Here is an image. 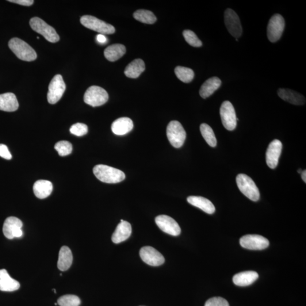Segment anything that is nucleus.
<instances>
[{
    "instance_id": "nucleus-42",
    "label": "nucleus",
    "mask_w": 306,
    "mask_h": 306,
    "mask_svg": "<svg viewBox=\"0 0 306 306\" xmlns=\"http://www.w3.org/2000/svg\"><path fill=\"white\" fill-rule=\"evenodd\" d=\"M57 305V303H55V306H56Z\"/></svg>"
},
{
    "instance_id": "nucleus-37",
    "label": "nucleus",
    "mask_w": 306,
    "mask_h": 306,
    "mask_svg": "<svg viewBox=\"0 0 306 306\" xmlns=\"http://www.w3.org/2000/svg\"><path fill=\"white\" fill-rule=\"evenodd\" d=\"M0 156L7 160H10L12 158L8 148L4 144H0Z\"/></svg>"
},
{
    "instance_id": "nucleus-20",
    "label": "nucleus",
    "mask_w": 306,
    "mask_h": 306,
    "mask_svg": "<svg viewBox=\"0 0 306 306\" xmlns=\"http://www.w3.org/2000/svg\"><path fill=\"white\" fill-rule=\"evenodd\" d=\"M133 128V122L128 117H121L112 124V129L114 134L122 136L131 132Z\"/></svg>"
},
{
    "instance_id": "nucleus-2",
    "label": "nucleus",
    "mask_w": 306,
    "mask_h": 306,
    "mask_svg": "<svg viewBox=\"0 0 306 306\" xmlns=\"http://www.w3.org/2000/svg\"><path fill=\"white\" fill-rule=\"evenodd\" d=\"M9 47L18 59L23 61H32L36 60L37 53L34 49L24 40L17 38L11 39L8 43Z\"/></svg>"
},
{
    "instance_id": "nucleus-41",
    "label": "nucleus",
    "mask_w": 306,
    "mask_h": 306,
    "mask_svg": "<svg viewBox=\"0 0 306 306\" xmlns=\"http://www.w3.org/2000/svg\"><path fill=\"white\" fill-rule=\"evenodd\" d=\"M302 170L301 169V168H300V169H299V170H298V173H300V174H301V173H302Z\"/></svg>"
},
{
    "instance_id": "nucleus-30",
    "label": "nucleus",
    "mask_w": 306,
    "mask_h": 306,
    "mask_svg": "<svg viewBox=\"0 0 306 306\" xmlns=\"http://www.w3.org/2000/svg\"><path fill=\"white\" fill-rule=\"evenodd\" d=\"M200 131L202 137L209 146L216 147L217 139L212 128L209 125L203 123L200 125Z\"/></svg>"
},
{
    "instance_id": "nucleus-19",
    "label": "nucleus",
    "mask_w": 306,
    "mask_h": 306,
    "mask_svg": "<svg viewBox=\"0 0 306 306\" xmlns=\"http://www.w3.org/2000/svg\"><path fill=\"white\" fill-rule=\"evenodd\" d=\"M20 288V284L11 278L6 269L0 270V290L2 292H14Z\"/></svg>"
},
{
    "instance_id": "nucleus-18",
    "label": "nucleus",
    "mask_w": 306,
    "mask_h": 306,
    "mask_svg": "<svg viewBox=\"0 0 306 306\" xmlns=\"http://www.w3.org/2000/svg\"><path fill=\"white\" fill-rule=\"evenodd\" d=\"M278 96L283 100L294 105H304L306 98L299 93L288 89H280L277 91Z\"/></svg>"
},
{
    "instance_id": "nucleus-4",
    "label": "nucleus",
    "mask_w": 306,
    "mask_h": 306,
    "mask_svg": "<svg viewBox=\"0 0 306 306\" xmlns=\"http://www.w3.org/2000/svg\"><path fill=\"white\" fill-rule=\"evenodd\" d=\"M31 28L36 32L41 34L45 39L51 43H56L60 37L56 30L39 17H34L30 21Z\"/></svg>"
},
{
    "instance_id": "nucleus-38",
    "label": "nucleus",
    "mask_w": 306,
    "mask_h": 306,
    "mask_svg": "<svg viewBox=\"0 0 306 306\" xmlns=\"http://www.w3.org/2000/svg\"><path fill=\"white\" fill-rule=\"evenodd\" d=\"M8 1L27 6L32 5L34 2L33 0H9Z\"/></svg>"
},
{
    "instance_id": "nucleus-25",
    "label": "nucleus",
    "mask_w": 306,
    "mask_h": 306,
    "mask_svg": "<svg viewBox=\"0 0 306 306\" xmlns=\"http://www.w3.org/2000/svg\"><path fill=\"white\" fill-rule=\"evenodd\" d=\"M33 191L38 198L40 199L47 198L52 192V183L45 180H39L34 183Z\"/></svg>"
},
{
    "instance_id": "nucleus-7",
    "label": "nucleus",
    "mask_w": 306,
    "mask_h": 306,
    "mask_svg": "<svg viewBox=\"0 0 306 306\" xmlns=\"http://www.w3.org/2000/svg\"><path fill=\"white\" fill-rule=\"evenodd\" d=\"M81 24L86 28L95 31L101 34H113L115 32V29L110 24L99 20L91 15H83L80 20Z\"/></svg>"
},
{
    "instance_id": "nucleus-9",
    "label": "nucleus",
    "mask_w": 306,
    "mask_h": 306,
    "mask_svg": "<svg viewBox=\"0 0 306 306\" xmlns=\"http://www.w3.org/2000/svg\"><path fill=\"white\" fill-rule=\"evenodd\" d=\"M285 26L284 18L281 15L275 14L271 17L267 28V36L270 41L274 43L280 39Z\"/></svg>"
},
{
    "instance_id": "nucleus-27",
    "label": "nucleus",
    "mask_w": 306,
    "mask_h": 306,
    "mask_svg": "<svg viewBox=\"0 0 306 306\" xmlns=\"http://www.w3.org/2000/svg\"><path fill=\"white\" fill-rule=\"evenodd\" d=\"M145 66L143 60L138 59L132 61L125 68L124 74L127 77L137 78L145 71Z\"/></svg>"
},
{
    "instance_id": "nucleus-35",
    "label": "nucleus",
    "mask_w": 306,
    "mask_h": 306,
    "mask_svg": "<svg viewBox=\"0 0 306 306\" xmlns=\"http://www.w3.org/2000/svg\"><path fill=\"white\" fill-rule=\"evenodd\" d=\"M70 132L73 135L76 136H83L88 132L87 126L83 123H76L72 126Z\"/></svg>"
},
{
    "instance_id": "nucleus-40",
    "label": "nucleus",
    "mask_w": 306,
    "mask_h": 306,
    "mask_svg": "<svg viewBox=\"0 0 306 306\" xmlns=\"http://www.w3.org/2000/svg\"><path fill=\"white\" fill-rule=\"evenodd\" d=\"M301 177L305 183H306V170L302 171L301 173Z\"/></svg>"
},
{
    "instance_id": "nucleus-21",
    "label": "nucleus",
    "mask_w": 306,
    "mask_h": 306,
    "mask_svg": "<svg viewBox=\"0 0 306 306\" xmlns=\"http://www.w3.org/2000/svg\"><path fill=\"white\" fill-rule=\"evenodd\" d=\"M187 201L206 213L212 214L216 211L215 206L212 202L205 197L191 196L187 198Z\"/></svg>"
},
{
    "instance_id": "nucleus-13",
    "label": "nucleus",
    "mask_w": 306,
    "mask_h": 306,
    "mask_svg": "<svg viewBox=\"0 0 306 306\" xmlns=\"http://www.w3.org/2000/svg\"><path fill=\"white\" fill-rule=\"evenodd\" d=\"M225 23L229 32L236 38H239L242 34V28L240 21L235 11L231 9L226 10L225 12Z\"/></svg>"
},
{
    "instance_id": "nucleus-15",
    "label": "nucleus",
    "mask_w": 306,
    "mask_h": 306,
    "mask_svg": "<svg viewBox=\"0 0 306 306\" xmlns=\"http://www.w3.org/2000/svg\"><path fill=\"white\" fill-rule=\"evenodd\" d=\"M155 221L158 227L167 234L173 236L181 234V229L173 218L166 215H160L155 218Z\"/></svg>"
},
{
    "instance_id": "nucleus-36",
    "label": "nucleus",
    "mask_w": 306,
    "mask_h": 306,
    "mask_svg": "<svg viewBox=\"0 0 306 306\" xmlns=\"http://www.w3.org/2000/svg\"><path fill=\"white\" fill-rule=\"evenodd\" d=\"M204 306H230L229 302L221 297H213L206 302Z\"/></svg>"
},
{
    "instance_id": "nucleus-5",
    "label": "nucleus",
    "mask_w": 306,
    "mask_h": 306,
    "mask_svg": "<svg viewBox=\"0 0 306 306\" xmlns=\"http://www.w3.org/2000/svg\"><path fill=\"white\" fill-rule=\"evenodd\" d=\"M166 133L168 141L174 148H181L185 143L186 132L181 122L171 121L167 126Z\"/></svg>"
},
{
    "instance_id": "nucleus-23",
    "label": "nucleus",
    "mask_w": 306,
    "mask_h": 306,
    "mask_svg": "<svg viewBox=\"0 0 306 306\" xmlns=\"http://www.w3.org/2000/svg\"><path fill=\"white\" fill-rule=\"evenodd\" d=\"M259 278L255 271H246L236 274L233 277L234 284L239 286H247L252 284Z\"/></svg>"
},
{
    "instance_id": "nucleus-8",
    "label": "nucleus",
    "mask_w": 306,
    "mask_h": 306,
    "mask_svg": "<svg viewBox=\"0 0 306 306\" xmlns=\"http://www.w3.org/2000/svg\"><path fill=\"white\" fill-rule=\"evenodd\" d=\"M66 89L63 76L60 75H56L52 78L48 87L47 100L50 104L54 105L58 102Z\"/></svg>"
},
{
    "instance_id": "nucleus-1",
    "label": "nucleus",
    "mask_w": 306,
    "mask_h": 306,
    "mask_svg": "<svg viewBox=\"0 0 306 306\" xmlns=\"http://www.w3.org/2000/svg\"><path fill=\"white\" fill-rule=\"evenodd\" d=\"M93 173L99 181L106 183H117L123 181L125 175L117 168L104 164H98L93 168Z\"/></svg>"
},
{
    "instance_id": "nucleus-14",
    "label": "nucleus",
    "mask_w": 306,
    "mask_h": 306,
    "mask_svg": "<svg viewBox=\"0 0 306 306\" xmlns=\"http://www.w3.org/2000/svg\"><path fill=\"white\" fill-rule=\"evenodd\" d=\"M140 256L144 263L153 267L161 266L165 261L163 256L154 248L151 246L141 248Z\"/></svg>"
},
{
    "instance_id": "nucleus-28",
    "label": "nucleus",
    "mask_w": 306,
    "mask_h": 306,
    "mask_svg": "<svg viewBox=\"0 0 306 306\" xmlns=\"http://www.w3.org/2000/svg\"><path fill=\"white\" fill-rule=\"evenodd\" d=\"M126 52V48L124 45L115 44L107 47L104 52L106 58L112 62L115 61L123 56Z\"/></svg>"
},
{
    "instance_id": "nucleus-11",
    "label": "nucleus",
    "mask_w": 306,
    "mask_h": 306,
    "mask_svg": "<svg viewBox=\"0 0 306 306\" xmlns=\"http://www.w3.org/2000/svg\"><path fill=\"white\" fill-rule=\"evenodd\" d=\"M241 246L248 250H262L269 246V242L265 237L259 235H246L240 239Z\"/></svg>"
},
{
    "instance_id": "nucleus-29",
    "label": "nucleus",
    "mask_w": 306,
    "mask_h": 306,
    "mask_svg": "<svg viewBox=\"0 0 306 306\" xmlns=\"http://www.w3.org/2000/svg\"><path fill=\"white\" fill-rule=\"evenodd\" d=\"M136 20L147 24H153L156 21L155 15L152 11L147 10H138L133 14Z\"/></svg>"
},
{
    "instance_id": "nucleus-10",
    "label": "nucleus",
    "mask_w": 306,
    "mask_h": 306,
    "mask_svg": "<svg viewBox=\"0 0 306 306\" xmlns=\"http://www.w3.org/2000/svg\"><path fill=\"white\" fill-rule=\"evenodd\" d=\"M220 115L224 127L228 131H233L236 127L237 118L234 106L229 101L221 105Z\"/></svg>"
},
{
    "instance_id": "nucleus-34",
    "label": "nucleus",
    "mask_w": 306,
    "mask_h": 306,
    "mask_svg": "<svg viewBox=\"0 0 306 306\" xmlns=\"http://www.w3.org/2000/svg\"><path fill=\"white\" fill-rule=\"evenodd\" d=\"M56 151L61 156L70 155L72 152V145L67 141H61L56 144Z\"/></svg>"
},
{
    "instance_id": "nucleus-17",
    "label": "nucleus",
    "mask_w": 306,
    "mask_h": 306,
    "mask_svg": "<svg viewBox=\"0 0 306 306\" xmlns=\"http://www.w3.org/2000/svg\"><path fill=\"white\" fill-rule=\"evenodd\" d=\"M132 234V227L127 221H122L117 225L112 236L114 243H120L128 239Z\"/></svg>"
},
{
    "instance_id": "nucleus-24",
    "label": "nucleus",
    "mask_w": 306,
    "mask_h": 306,
    "mask_svg": "<svg viewBox=\"0 0 306 306\" xmlns=\"http://www.w3.org/2000/svg\"><path fill=\"white\" fill-rule=\"evenodd\" d=\"M221 81L219 78L214 76L210 78L202 84L200 90V96L204 99L207 98L219 89L221 85Z\"/></svg>"
},
{
    "instance_id": "nucleus-26",
    "label": "nucleus",
    "mask_w": 306,
    "mask_h": 306,
    "mask_svg": "<svg viewBox=\"0 0 306 306\" xmlns=\"http://www.w3.org/2000/svg\"><path fill=\"white\" fill-rule=\"evenodd\" d=\"M73 255L70 248L63 246L61 248L59 254L57 267L61 271H66L72 266Z\"/></svg>"
},
{
    "instance_id": "nucleus-16",
    "label": "nucleus",
    "mask_w": 306,
    "mask_h": 306,
    "mask_svg": "<svg viewBox=\"0 0 306 306\" xmlns=\"http://www.w3.org/2000/svg\"><path fill=\"white\" fill-rule=\"evenodd\" d=\"M282 149V144L280 140H274L269 144L266 153L267 165L274 169L278 165Z\"/></svg>"
},
{
    "instance_id": "nucleus-39",
    "label": "nucleus",
    "mask_w": 306,
    "mask_h": 306,
    "mask_svg": "<svg viewBox=\"0 0 306 306\" xmlns=\"http://www.w3.org/2000/svg\"><path fill=\"white\" fill-rule=\"evenodd\" d=\"M97 40L100 43H105L107 41L106 37L102 34H99L97 36Z\"/></svg>"
},
{
    "instance_id": "nucleus-12",
    "label": "nucleus",
    "mask_w": 306,
    "mask_h": 306,
    "mask_svg": "<svg viewBox=\"0 0 306 306\" xmlns=\"http://www.w3.org/2000/svg\"><path fill=\"white\" fill-rule=\"evenodd\" d=\"M22 227V222L18 218L15 217L7 218L3 225V234L9 239L20 238L23 235Z\"/></svg>"
},
{
    "instance_id": "nucleus-43",
    "label": "nucleus",
    "mask_w": 306,
    "mask_h": 306,
    "mask_svg": "<svg viewBox=\"0 0 306 306\" xmlns=\"http://www.w3.org/2000/svg\"></svg>"
},
{
    "instance_id": "nucleus-3",
    "label": "nucleus",
    "mask_w": 306,
    "mask_h": 306,
    "mask_svg": "<svg viewBox=\"0 0 306 306\" xmlns=\"http://www.w3.org/2000/svg\"><path fill=\"white\" fill-rule=\"evenodd\" d=\"M237 186L241 192L253 201H257L260 198V192L253 180L248 175L240 174L236 178Z\"/></svg>"
},
{
    "instance_id": "nucleus-31",
    "label": "nucleus",
    "mask_w": 306,
    "mask_h": 306,
    "mask_svg": "<svg viewBox=\"0 0 306 306\" xmlns=\"http://www.w3.org/2000/svg\"><path fill=\"white\" fill-rule=\"evenodd\" d=\"M175 74L181 81L190 83L192 81L194 74L191 69L178 66L175 69Z\"/></svg>"
},
{
    "instance_id": "nucleus-33",
    "label": "nucleus",
    "mask_w": 306,
    "mask_h": 306,
    "mask_svg": "<svg viewBox=\"0 0 306 306\" xmlns=\"http://www.w3.org/2000/svg\"><path fill=\"white\" fill-rule=\"evenodd\" d=\"M183 35L187 43L192 46V47H201L202 45V41L198 39L196 34L192 31L186 30L184 31Z\"/></svg>"
},
{
    "instance_id": "nucleus-32",
    "label": "nucleus",
    "mask_w": 306,
    "mask_h": 306,
    "mask_svg": "<svg viewBox=\"0 0 306 306\" xmlns=\"http://www.w3.org/2000/svg\"><path fill=\"white\" fill-rule=\"evenodd\" d=\"M57 304L60 306H79L81 300L75 295H65L59 298Z\"/></svg>"
},
{
    "instance_id": "nucleus-22",
    "label": "nucleus",
    "mask_w": 306,
    "mask_h": 306,
    "mask_svg": "<svg viewBox=\"0 0 306 306\" xmlns=\"http://www.w3.org/2000/svg\"><path fill=\"white\" fill-rule=\"evenodd\" d=\"M16 96L11 93L0 94V110L6 112H14L18 109Z\"/></svg>"
},
{
    "instance_id": "nucleus-6",
    "label": "nucleus",
    "mask_w": 306,
    "mask_h": 306,
    "mask_svg": "<svg viewBox=\"0 0 306 306\" xmlns=\"http://www.w3.org/2000/svg\"><path fill=\"white\" fill-rule=\"evenodd\" d=\"M83 100L86 104L92 107L101 106L109 100V94L103 88L92 86L85 92Z\"/></svg>"
}]
</instances>
